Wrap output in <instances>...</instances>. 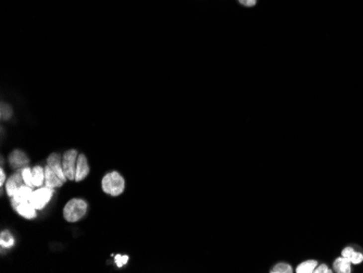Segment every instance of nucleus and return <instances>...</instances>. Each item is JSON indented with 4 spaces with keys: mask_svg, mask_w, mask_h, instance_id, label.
Instances as JSON below:
<instances>
[{
    "mask_svg": "<svg viewBox=\"0 0 363 273\" xmlns=\"http://www.w3.org/2000/svg\"><path fill=\"white\" fill-rule=\"evenodd\" d=\"M124 179L118 172L108 173L106 177L102 179L101 187L103 191L111 196H119L124 190Z\"/></svg>",
    "mask_w": 363,
    "mask_h": 273,
    "instance_id": "f257e3e1",
    "label": "nucleus"
},
{
    "mask_svg": "<svg viewBox=\"0 0 363 273\" xmlns=\"http://www.w3.org/2000/svg\"><path fill=\"white\" fill-rule=\"evenodd\" d=\"M87 211V204L83 199H71L63 209L64 219L68 222H76L83 218Z\"/></svg>",
    "mask_w": 363,
    "mask_h": 273,
    "instance_id": "f03ea898",
    "label": "nucleus"
},
{
    "mask_svg": "<svg viewBox=\"0 0 363 273\" xmlns=\"http://www.w3.org/2000/svg\"><path fill=\"white\" fill-rule=\"evenodd\" d=\"M78 158H79V154L75 149L68 150V152L64 153L63 160H62V167H63L64 174H66L67 179L70 180V181L75 180Z\"/></svg>",
    "mask_w": 363,
    "mask_h": 273,
    "instance_id": "7ed1b4c3",
    "label": "nucleus"
},
{
    "mask_svg": "<svg viewBox=\"0 0 363 273\" xmlns=\"http://www.w3.org/2000/svg\"><path fill=\"white\" fill-rule=\"evenodd\" d=\"M54 189L50 187H40L37 190L33 191V195L30 199L31 204L36 209H43L50 201Z\"/></svg>",
    "mask_w": 363,
    "mask_h": 273,
    "instance_id": "20e7f679",
    "label": "nucleus"
},
{
    "mask_svg": "<svg viewBox=\"0 0 363 273\" xmlns=\"http://www.w3.org/2000/svg\"><path fill=\"white\" fill-rule=\"evenodd\" d=\"M47 164L51 168V170L54 171L58 177H59L62 181H67V177L64 174L63 167H62V161H61V156L59 154H51L48 159H47Z\"/></svg>",
    "mask_w": 363,
    "mask_h": 273,
    "instance_id": "39448f33",
    "label": "nucleus"
},
{
    "mask_svg": "<svg viewBox=\"0 0 363 273\" xmlns=\"http://www.w3.org/2000/svg\"><path fill=\"white\" fill-rule=\"evenodd\" d=\"M90 173V166L89 162H87L86 156L81 154L79 155L78 158V164H76V172H75V181L81 182L89 176Z\"/></svg>",
    "mask_w": 363,
    "mask_h": 273,
    "instance_id": "423d86ee",
    "label": "nucleus"
},
{
    "mask_svg": "<svg viewBox=\"0 0 363 273\" xmlns=\"http://www.w3.org/2000/svg\"><path fill=\"white\" fill-rule=\"evenodd\" d=\"M33 195V189L32 187L30 186H24V185H22V186L17 189L15 191V194L13 195V206L16 207L19 204H21V202H24V201H30L31 197Z\"/></svg>",
    "mask_w": 363,
    "mask_h": 273,
    "instance_id": "0eeeda50",
    "label": "nucleus"
},
{
    "mask_svg": "<svg viewBox=\"0 0 363 273\" xmlns=\"http://www.w3.org/2000/svg\"><path fill=\"white\" fill-rule=\"evenodd\" d=\"M64 181L57 176V174L51 170L49 166L45 168V184L47 187L55 188V187H60L62 186Z\"/></svg>",
    "mask_w": 363,
    "mask_h": 273,
    "instance_id": "6e6552de",
    "label": "nucleus"
},
{
    "mask_svg": "<svg viewBox=\"0 0 363 273\" xmlns=\"http://www.w3.org/2000/svg\"><path fill=\"white\" fill-rule=\"evenodd\" d=\"M28 161L30 160H28V157L26 156V154L17 149L13 150L9 156V162L13 168L25 167L28 164Z\"/></svg>",
    "mask_w": 363,
    "mask_h": 273,
    "instance_id": "1a4fd4ad",
    "label": "nucleus"
},
{
    "mask_svg": "<svg viewBox=\"0 0 363 273\" xmlns=\"http://www.w3.org/2000/svg\"><path fill=\"white\" fill-rule=\"evenodd\" d=\"M23 182H24V180H23L22 174H19V173L13 174V176L8 180L7 185H5L7 194L11 197H13V195L15 194V191L23 185Z\"/></svg>",
    "mask_w": 363,
    "mask_h": 273,
    "instance_id": "9d476101",
    "label": "nucleus"
},
{
    "mask_svg": "<svg viewBox=\"0 0 363 273\" xmlns=\"http://www.w3.org/2000/svg\"><path fill=\"white\" fill-rule=\"evenodd\" d=\"M15 210L21 214L22 217L26 219H33L36 217V208H35L30 201H24L15 207Z\"/></svg>",
    "mask_w": 363,
    "mask_h": 273,
    "instance_id": "9b49d317",
    "label": "nucleus"
},
{
    "mask_svg": "<svg viewBox=\"0 0 363 273\" xmlns=\"http://www.w3.org/2000/svg\"><path fill=\"white\" fill-rule=\"evenodd\" d=\"M343 257L347 258L351 264L359 265L363 261V254L356 252L353 247H346L342 253Z\"/></svg>",
    "mask_w": 363,
    "mask_h": 273,
    "instance_id": "f8f14e48",
    "label": "nucleus"
},
{
    "mask_svg": "<svg viewBox=\"0 0 363 273\" xmlns=\"http://www.w3.org/2000/svg\"><path fill=\"white\" fill-rule=\"evenodd\" d=\"M334 269L338 273H350L351 272V263L345 257L337 258L334 263Z\"/></svg>",
    "mask_w": 363,
    "mask_h": 273,
    "instance_id": "ddd939ff",
    "label": "nucleus"
},
{
    "mask_svg": "<svg viewBox=\"0 0 363 273\" xmlns=\"http://www.w3.org/2000/svg\"><path fill=\"white\" fill-rule=\"evenodd\" d=\"M32 173H33L34 186L40 187L45 181V169H43L42 167H35L32 170Z\"/></svg>",
    "mask_w": 363,
    "mask_h": 273,
    "instance_id": "4468645a",
    "label": "nucleus"
},
{
    "mask_svg": "<svg viewBox=\"0 0 363 273\" xmlns=\"http://www.w3.org/2000/svg\"><path fill=\"white\" fill-rule=\"evenodd\" d=\"M318 267V261L315 260H308L304 261V263L300 264L297 267L296 272L298 273H311L314 272L315 268Z\"/></svg>",
    "mask_w": 363,
    "mask_h": 273,
    "instance_id": "2eb2a0df",
    "label": "nucleus"
},
{
    "mask_svg": "<svg viewBox=\"0 0 363 273\" xmlns=\"http://www.w3.org/2000/svg\"><path fill=\"white\" fill-rule=\"evenodd\" d=\"M0 244H1L2 247H5V248L13 246L14 240H13L12 235L10 234V232H8V231L2 232L1 235H0Z\"/></svg>",
    "mask_w": 363,
    "mask_h": 273,
    "instance_id": "dca6fc26",
    "label": "nucleus"
},
{
    "mask_svg": "<svg viewBox=\"0 0 363 273\" xmlns=\"http://www.w3.org/2000/svg\"><path fill=\"white\" fill-rule=\"evenodd\" d=\"M23 180H24V183L27 185V186L33 187L34 186V182H33V173L30 168H23V170L21 172Z\"/></svg>",
    "mask_w": 363,
    "mask_h": 273,
    "instance_id": "f3484780",
    "label": "nucleus"
},
{
    "mask_svg": "<svg viewBox=\"0 0 363 273\" xmlns=\"http://www.w3.org/2000/svg\"><path fill=\"white\" fill-rule=\"evenodd\" d=\"M272 273H291L292 272V268L287 265V264H277L276 266H274L272 270Z\"/></svg>",
    "mask_w": 363,
    "mask_h": 273,
    "instance_id": "a211bd4d",
    "label": "nucleus"
},
{
    "mask_svg": "<svg viewBox=\"0 0 363 273\" xmlns=\"http://www.w3.org/2000/svg\"><path fill=\"white\" fill-rule=\"evenodd\" d=\"M12 114V111H11V108L8 106V104H1V118L2 119H9Z\"/></svg>",
    "mask_w": 363,
    "mask_h": 273,
    "instance_id": "6ab92c4d",
    "label": "nucleus"
},
{
    "mask_svg": "<svg viewBox=\"0 0 363 273\" xmlns=\"http://www.w3.org/2000/svg\"><path fill=\"white\" fill-rule=\"evenodd\" d=\"M128 260V256H121V255H118V256H115V263H116V266L118 267H123Z\"/></svg>",
    "mask_w": 363,
    "mask_h": 273,
    "instance_id": "aec40b11",
    "label": "nucleus"
},
{
    "mask_svg": "<svg viewBox=\"0 0 363 273\" xmlns=\"http://www.w3.org/2000/svg\"><path fill=\"white\" fill-rule=\"evenodd\" d=\"M315 273H331L332 271L329 269V267L326 265H320L319 267H317L314 270Z\"/></svg>",
    "mask_w": 363,
    "mask_h": 273,
    "instance_id": "412c9836",
    "label": "nucleus"
},
{
    "mask_svg": "<svg viewBox=\"0 0 363 273\" xmlns=\"http://www.w3.org/2000/svg\"><path fill=\"white\" fill-rule=\"evenodd\" d=\"M238 1L245 7H254L257 3V0H238Z\"/></svg>",
    "mask_w": 363,
    "mask_h": 273,
    "instance_id": "4be33fe9",
    "label": "nucleus"
},
{
    "mask_svg": "<svg viewBox=\"0 0 363 273\" xmlns=\"http://www.w3.org/2000/svg\"><path fill=\"white\" fill-rule=\"evenodd\" d=\"M4 179H5V174H4L3 170L1 169V170H0V184H1V185L4 183Z\"/></svg>",
    "mask_w": 363,
    "mask_h": 273,
    "instance_id": "5701e85b",
    "label": "nucleus"
}]
</instances>
